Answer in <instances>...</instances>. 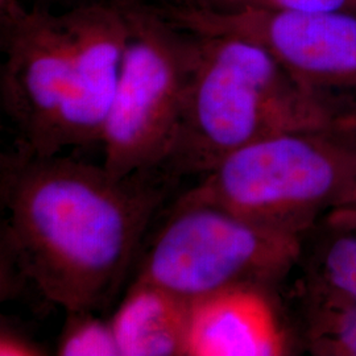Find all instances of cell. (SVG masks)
Instances as JSON below:
<instances>
[{
    "label": "cell",
    "instance_id": "1",
    "mask_svg": "<svg viewBox=\"0 0 356 356\" xmlns=\"http://www.w3.org/2000/svg\"><path fill=\"white\" fill-rule=\"evenodd\" d=\"M175 178H115L102 165L16 145L0 161L1 251L66 313L97 312L124 277Z\"/></svg>",
    "mask_w": 356,
    "mask_h": 356
},
{
    "label": "cell",
    "instance_id": "2",
    "mask_svg": "<svg viewBox=\"0 0 356 356\" xmlns=\"http://www.w3.org/2000/svg\"><path fill=\"white\" fill-rule=\"evenodd\" d=\"M177 139L163 169L204 176L244 145L289 132L356 134L316 101L266 47L235 35L201 36Z\"/></svg>",
    "mask_w": 356,
    "mask_h": 356
},
{
    "label": "cell",
    "instance_id": "3",
    "mask_svg": "<svg viewBox=\"0 0 356 356\" xmlns=\"http://www.w3.org/2000/svg\"><path fill=\"white\" fill-rule=\"evenodd\" d=\"M356 134L289 132L244 145L179 197L214 204L302 238L339 202L353 177Z\"/></svg>",
    "mask_w": 356,
    "mask_h": 356
},
{
    "label": "cell",
    "instance_id": "4",
    "mask_svg": "<svg viewBox=\"0 0 356 356\" xmlns=\"http://www.w3.org/2000/svg\"><path fill=\"white\" fill-rule=\"evenodd\" d=\"M129 35L101 143L115 178L161 169L173 149L201 54V38L143 0H120Z\"/></svg>",
    "mask_w": 356,
    "mask_h": 356
},
{
    "label": "cell",
    "instance_id": "5",
    "mask_svg": "<svg viewBox=\"0 0 356 356\" xmlns=\"http://www.w3.org/2000/svg\"><path fill=\"white\" fill-rule=\"evenodd\" d=\"M301 254L302 238L261 227L214 204L178 198L136 277L193 302L239 284L272 286Z\"/></svg>",
    "mask_w": 356,
    "mask_h": 356
},
{
    "label": "cell",
    "instance_id": "6",
    "mask_svg": "<svg viewBox=\"0 0 356 356\" xmlns=\"http://www.w3.org/2000/svg\"><path fill=\"white\" fill-rule=\"evenodd\" d=\"M159 10L195 35H235L261 44L316 101L356 132V11L286 13L191 1Z\"/></svg>",
    "mask_w": 356,
    "mask_h": 356
},
{
    "label": "cell",
    "instance_id": "7",
    "mask_svg": "<svg viewBox=\"0 0 356 356\" xmlns=\"http://www.w3.org/2000/svg\"><path fill=\"white\" fill-rule=\"evenodd\" d=\"M82 4L54 13L35 3L0 13V103L16 145L41 156L61 152L60 122L72 89Z\"/></svg>",
    "mask_w": 356,
    "mask_h": 356
},
{
    "label": "cell",
    "instance_id": "8",
    "mask_svg": "<svg viewBox=\"0 0 356 356\" xmlns=\"http://www.w3.org/2000/svg\"><path fill=\"white\" fill-rule=\"evenodd\" d=\"M129 26L120 0L82 4L72 89L60 122V148L101 143L127 45Z\"/></svg>",
    "mask_w": 356,
    "mask_h": 356
},
{
    "label": "cell",
    "instance_id": "9",
    "mask_svg": "<svg viewBox=\"0 0 356 356\" xmlns=\"http://www.w3.org/2000/svg\"><path fill=\"white\" fill-rule=\"evenodd\" d=\"M269 288L239 284L193 301L188 356L291 354V335Z\"/></svg>",
    "mask_w": 356,
    "mask_h": 356
},
{
    "label": "cell",
    "instance_id": "10",
    "mask_svg": "<svg viewBox=\"0 0 356 356\" xmlns=\"http://www.w3.org/2000/svg\"><path fill=\"white\" fill-rule=\"evenodd\" d=\"M191 305L136 277L110 319L120 356H188Z\"/></svg>",
    "mask_w": 356,
    "mask_h": 356
},
{
    "label": "cell",
    "instance_id": "11",
    "mask_svg": "<svg viewBox=\"0 0 356 356\" xmlns=\"http://www.w3.org/2000/svg\"><path fill=\"white\" fill-rule=\"evenodd\" d=\"M306 294V342L316 355L356 356V301L312 279Z\"/></svg>",
    "mask_w": 356,
    "mask_h": 356
},
{
    "label": "cell",
    "instance_id": "12",
    "mask_svg": "<svg viewBox=\"0 0 356 356\" xmlns=\"http://www.w3.org/2000/svg\"><path fill=\"white\" fill-rule=\"evenodd\" d=\"M66 314L64 327L57 339V355L120 356L110 321H103L91 310Z\"/></svg>",
    "mask_w": 356,
    "mask_h": 356
},
{
    "label": "cell",
    "instance_id": "13",
    "mask_svg": "<svg viewBox=\"0 0 356 356\" xmlns=\"http://www.w3.org/2000/svg\"><path fill=\"white\" fill-rule=\"evenodd\" d=\"M318 279L356 301V229H335L321 256Z\"/></svg>",
    "mask_w": 356,
    "mask_h": 356
},
{
    "label": "cell",
    "instance_id": "14",
    "mask_svg": "<svg viewBox=\"0 0 356 356\" xmlns=\"http://www.w3.org/2000/svg\"><path fill=\"white\" fill-rule=\"evenodd\" d=\"M219 6H248L275 11L326 13L356 11V0H214Z\"/></svg>",
    "mask_w": 356,
    "mask_h": 356
},
{
    "label": "cell",
    "instance_id": "15",
    "mask_svg": "<svg viewBox=\"0 0 356 356\" xmlns=\"http://www.w3.org/2000/svg\"><path fill=\"white\" fill-rule=\"evenodd\" d=\"M0 355L41 356L47 355V351L26 332L17 330L3 321L0 331Z\"/></svg>",
    "mask_w": 356,
    "mask_h": 356
},
{
    "label": "cell",
    "instance_id": "16",
    "mask_svg": "<svg viewBox=\"0 0 356 356\" xmlns=\"http://www.w3.org/2000/svg\"><path fill=\"white\" fill-rule=\"evenodd\" d=\"M325 223L332 231L356 229V159L353 177L339 202L325 218Z\"/></svg>",
    "mask_w": 356,
    "mask_h": 356
},
{
    "label": "cell",
    "instance_id": "17",
    "mask_svg": "<svg viewBox=\"0 0 356 356\" xmlns=\"http://www.w3.org/2000/svg\"><path fill=\"white\" fill-rule=\"evenodd\" d=\"M48 1H49V0H36V3L44 4V6H48ZM58 1H60V0H58ZM67 1H69L70 7H74V6H78V4H83V3L92 1V0H67Z\"/></svg>",
    "mask_w": 356,
    "mask_h": 356
}]
</instances>
